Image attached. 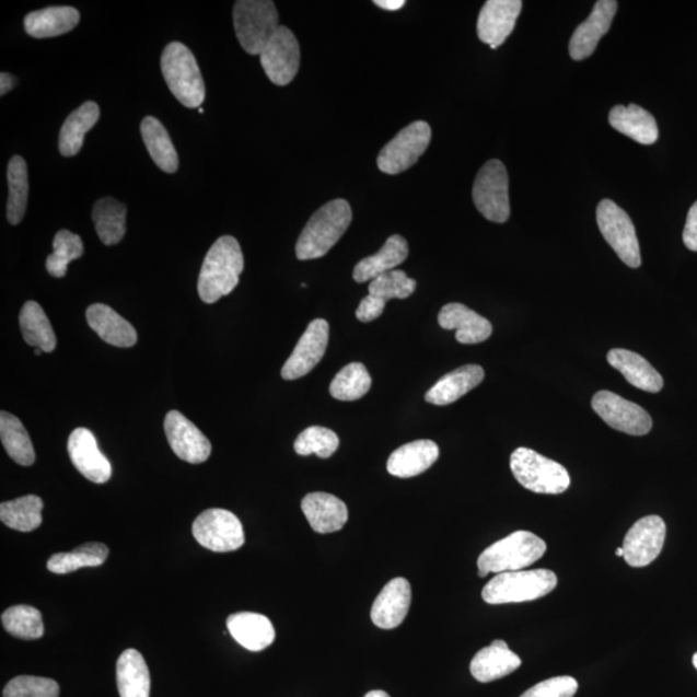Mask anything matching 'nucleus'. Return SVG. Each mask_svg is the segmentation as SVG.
<instances>
[{"instance_id":"f257e3e1","label":"nucleus","mask_w":697,"mask_h":697,"mask_svg":"<svg viewBox=\"0 0 697 697\" xmlns=\"http://www.w3.org/2000/svg\"><path fill=\"white\" fill-rule=\"evenodd\" d=\"M244 257L239 241L232 235L221 236L205 257L198 279V293L206 304H214L228 297L240 283Z\"/></svg>"},{"instance_id":"f03ea898","label":"nucleus","mask_w":697,"mask_h":697,"mask_svg":"<svg viewBox=\"0 0 697 697\" xmlns=\"http://www.w3.org/2000/svg\"><path fill=\"white\" fill-rule=\"evenodd\" d=\"M353 220L351 207L345 199L330 200L307 221L297 243L299 260H314L328 254L340 241Z\"/></svg>"},{"instance_id":"7ed1b4c3","label":"nucleus","mask_w":697,"mask_h":697,"mask_svg":"<svg viewBox=\"0 0 697 697\" xmlns=\"http://www.w3.org/2000/svg\"><path fill=\"white\" fill-rule=\"evenodd\" d=\"M161 68L165 83L174 96L189 109L202 107L206 85L196 57L179 42L164 48Z\"/></svg>"},{"instance_id":"20e7f679","label":"nucleus","mask_w":697,"mask_h":697,"mask_svg":"<svg viewBox=\"0 0 697 697\" xmlns=\"http://www.w3.org/2000/svg\"><path fill=\"white\" fill-rule=\"evenodd\" d=\"M548 546L543 538L528 531H515L502 541L488 546L478 558V577L488 573L521 571L537 562Z\"/></svg>"},{"instance_id":"39448f33","label":"nucleus","mask_w":697,"mask_h":697,"mask_svg":"<svg viewBox=\"0 0 697 697\" xmlns=\"http://www.w3.org/2000/svg\"><path fill=\"white\" fill-rule=\"evenodd\" d=\"M557 584V574L550 570L502 572L488 581L483 599L488 605L530 602L555 591Z\"/></svg>"},{"instance_id":"423d86ee","label":"nucleus","mask_w":697,"mask_h":697,"mask_svg":"<svg viewBox=\"0 0 697 697\" xmlns=\"http://www.w3.org/2000/svg\"><path fill=\"white\" fill-rule=\"evenodd\" d=\"M233 21L240 45L253 56H260L279 27L277 7L270 0H239Z\"/></svg>"},{"instance_id":"0eeeda50","label":"nucleus","mask_w":697,"mask_h":697,"mask_svg":"<svg viewBox=\"0 0 697 697\" xmlns=\"http://www.w3.org/2000/svg\"><path fill=\"white\" fill-rule=\"evenodd\" d=\"M510 469L526 490L535 493H564L571 484L570 474L564 465L526 448L513 452Z\"/></svg>"},{"instance_id":"6e6552de","label":"nucleus","mask_w":697,"mask_h":697,"mask_svg":"<svg viewBox=\"0 0 697 697\" xmlns=\"http://www.w3.org/2000/svg\"><path fill=\"white\" fill-rule=\"evenodd\" d=\"M596 222L603 239L613 247L620 260L629 268L641 267V248L629 214L613 200L603 199L596 207Z\"/></svg>"},{"instance_id":"1a4fd4ad","label":"nucleus","mask_w":697,"mask_h":697,"mask_svg":"<svg viewBox=\"0 0 697 697\" xmlns=\"http://www.w3.org/2000/svg\"><path fill=\"white\" fill-rule=\"evenodd\" d=\"M473 202L488 221L502 224L510 216L509 177L506 165L488 161L473 185Z\"/></svg>"},{"instance_id":"9d476101","label":"nucleus","mask_w":697,"mask_h":697,"mask_svg":"<svg viewBox=\"0 0 697 697\" xmlns=\"http://www.w3.org/2000/svg\"><path fill=\"white\" fill-rule=\"evenodd\" d=\"M431 140V128L427 121L418 120L405 127L387 142L377 156V167L387 175H398L411 169L427 152Z\"/></svg>"},{"instance_id":"9b49d317","label":"nucleus","mask_w":697,"mask_h":697,"mask_svg":"<svg viewBox=\"0 0 697 697\" xmlns=\"http://www.w3.org/2000/svg\"><path fill=\"white\" fill-rule=\"evenodd\" d=\"M193 535L204 548L218 553L239 550L246 542L239 516L225 509H208L193 523Z\"/></svg>"},{"instance_id":"f8f14e48","label":"nucleus","mask_w":697,"mask_h":697,"mask_svg":"<svg viewBox=\"0 0 697 697\" xmlns=\"http://www.w3.org/2000/svg\"><path fill=\"white\" fill-rule=\"evenodd\" d=\"M592 407L607 426L625 434L646 435L652 429L651 416L641 406L613 392L596 393L592 399Z\"/></svg>"},{"instance_id":"ddd939ff","label":"nucleus","mask_w":697,"mask_h":697,"mask_svg":"<svg viewBox=\"0 0 697 697\" xmlns=\"http://www.w3.org/2000/svg\"><path fill=\"white\" fill-rule=\"evenodd\" d=\"M300 45L287 26H279L260 54L265 74L271 83L284 88L297 77L300 69Z\"/></svg>"},{"instance_id":"4468645a","label":"nucleus","mask_w":697,"mask_h":697,"mask_svg":"<svg viewBox=\"0 0 697 697\" xmlns=\"http://www.w3.org/2000/svg\"><path fill=\"white\" fill-rule=\"evenodd\" d=\"M666 526L659 515L637 521L624 538V559L631 567H646L655 560L665 543Z\"/></svg>"},{"instance_id":"2eb2a0df","label":"nucleus","mask_w":697,"mask_h":697,"mask_svg":"<svg viewBox=\"0 0 697 697\" xmlns=\"http://www.w3.org/2000/svg\"><path fill=\"white\" fill-rule=\"evenodd\" d=\"M164 431L176 456L190 464H202L211 455L208 438L182 413L170 411L164 419Z\"/></svg>"},{"instance_id":"dca6fc26","label":"nucleus","mask_w":697,"mask_h":697,"mask_svg":"<svg viewBox=\"0 0 697 697\" xmlns=\"http://www.w3.org/2000/svg\"><path fill=\"white\" fill-rule=\"evenodd\" d=\"M329 336V325L325 320H314L294 347L283 365L284 380H298L307 375L325 357Z\"/></svg>"},{"instance_id":"f3484780","label":"nucleus","mask_w":697,"mask_h":697,"mask_svg":"<svg viewBox=\"0 0 697 697\" xmlns=\"http://www.w3.org/2000/svg\"><path fill=\"white\" fill-rule=\"evenodd\" d=\"M68 452L71 463L83 477L103 485L112 478V464L100 451L95 435L85 428H77L70 434Z\"/></svg>"},{"instance_id":"a211bd4d","label":"nucleus","mask_w":697,"mask_h":697,"mask_svg":"<svg viewBox=\"0 0 697 697\" xmlns=\"http://www.w3.org/2000/svg\"><path fill=\"white\" fill-rule=\"evenodd\" d=\"M521 0H488L480 10L478 38L496 49L513 33L522 11Z\"/></svg>"},{"instance_id":"6ab92c4d","label":"nucleus","mask_w":697,"mask_h":697,"mask_svg":"<svg viewBox=\"0 0 697 697\" xmlns=\"http://www.w3.org/2000/svg\"><path fill=\"white\" fill-rule=\"evenodd\" d=\"M617 7L616 0H600L593 7L591 16L577 27L570 40V56L574 61L591 57L602 37L608 33L613 24Z\"/></svg>"},{"instance_id":"aec40b11","label":"nucleus","mask_w":697,"mask_h":697,"mask_svg":"<svg viewBox=\"0 0 697 697\" xmlns=\"http://www.w3.org/2000/svg\"><path fill=\"white\" fill-rule=\"evenodd\" d=\"M411 585L404 578L387 583L373 602L371 620L380 629H394L405 622L411 607Z\"/></svg>"},{"instance_id":"412c9836","label":"nucleus","mask_w":697,"mask_h":697,"mask_svg":"<svg viewBox=\"0 0 697 697\" xmlns=\"http://www.w3.org/2000/svg\"><path fill=\"white\" fill-rule=\"evenodd\" d=\"M301 509L312 528L318 534L340 531L349 520L348 507L335 495L313 492L301 501Z\"/></svg>"},{"instance_id":"4be33fe9","label":"nucleus","mask_w":697,"mask_h":697,"mask_svg":"<svg viewBox=\"0 0 697 697\" xmlns=\"http://www.w3.org/2000/svg\"><path fill=\"white\" fill-rule=\"evenodd\" d=\"M438 322L443 329H455L456 340L465 345L484 342L492 335L491 322L463 304L444 305Z\"/></svg>"},{"instance_id":"5701e85b","label":"nucleus","mask_w":697,"mask_h":697,"mask_svg":"<svg viewBox=\"0 0 697 697\" xmlns=\"http://www.w3.org/2000/svg\"><path fill=\"white\" fill-rule=\"evenodd\" d=\"M522 665V660L506 641H493L490 646L479 650L471 663V673L480 684L498 681L512 674Z\"/></svg>"},{"instance_id":"b1692460","label":"nucleus","mask_w":697,"mask_h":697,"mask_svg":"<svg viewBox=\"0 0 697 697\" xmlns=\"http://www.w3.org/2000/svg\"><path fill=\"white\" fill-rule=\"evenodd\" d=\"M440 457V448L433 441L421 440L402 445L387 460L386 469L394 477L413 478L427 472Z\"/></svg>"},{"instance_id":"393cba45","label":"nucleus","mask_w":697,"mask_h":697,"mask_svg":"<svg viewBox=\"0 0 697 697\" xmlns=\"http://www.w3.org/2000/svg\"><path fill=\"white\" fill-rule=\"evenodd\" d=\"M90 327L98 337L117 348H131L138 342V333L111 306L93 304L85 312Z\"/></svg>"},{"instance_id":"a878e982","label":"nucleus","mask_w":697,"mask_h":697,"mask_svg":"<svg viewBox=\"0 0 697 697\" xmlns=\"http://www.w3.org/2000/svg\"><path fill=\"white\" fill-rule=\"evenodd\" d=\"M229 634L244 649L263 651L276 639V629L267 616L256 613H239L228 617Z\"/></svg>"},{"instance_id":"bb28decb","label":"nucleus","mask_w":697,"mask_h":697,"mask_svg":"<svg viewBox=\"0 0 697 697\" xmlns=\"http://www.w3.org/2000/svg\"><path fill=\"white\" fill-rule=\"evenodd\" d=\"M484 379L485 371L480 365H463V368L448 373L435 385L431 386L426 394V400L435 406L454 404L483 383Z\"/></svg>"},{"instance_id":"cd10ccee","label":"nucleus","mask_w":697,"mask_h":697,"mask_svg":"<svg viewBox=\"0 0 697 697\" xmlns=\"http://www.w3.org/2000/svg\"><path fill=\"white\" fill-rule=\"evenodd\" d=\"M609 125L617 132L628 136L642 146H652L659 139V128L653 115L636 104L617 105L609 112Z\"/></svg>"},{"instance_id":"c85d7f7f","label":"nucleus","mask_w":697,"mask_h":697,"mask_svg":"<svg viewBox=\"0 0 697 697\" xmlns=\"http://www.w3.org/2000/svg\"><path fill=\"white\" fill-rule=\"evenodd\" d=\"M607 361L637 390L650 393H659L663 390V377L643 357L635 353V351L625 349L609 350Z\"/></svg>"},{"instance_id":"c756f323","label":"nucleus","mask_w":697,"mask_h":697,"mask_svg":"<svg viewBox=\"0 0 697 697\" xmlns=\"http://www.w3.org/2000/svg\"><path fill=\"white\" fill-rule=\"evenodd\" d=\"M81 13L74 7H48V9L26 14L25 32L33 38L46 39L60 37L79 24Z\"/></svg>"},{"instance_id":"7c9ffc66","label":"nucleus","mask_w":697,"mask_h":697,"mask_svg":"<svg viewBox=\"0 0 697 697\" xmlns=\"http://www.w3.org/2000/svg\"><path fill=\"white\" fill-rule=\"evenodd\" d=\"M408 243L404 236L394 234L375 255L363 258L356 265L353 278L357 283L371 282L406 262Z\"/></svg>"},{"instance_id":"2f4dec72","label":"nucleus","mask_w":697,"mask_h":697,"mask_svg":"<svg viewBox=\"0 0 697 697\" xmlns=\"http://www.w3.org/2000/svg\"><path fill=\"white\" fill-rule=\"evenodd\" d=\"M117 685L120 697H150V673L138 650L128 649L117 661Z\"/></svg>"},{"instance_id":"473e14b6","label":"nucleus","mask_w":697,"mask_h":697,"mask_svg":"<svg viewBox=\"0 0 697 697\" xmlns=\"http://www.w3.org/2000/svg\"><path fill=\"white\" fill-rule=\"evenodd\" d=\"M100 118V107L88 102L71 113L63 121L59 138V149L63 156H74L83 147L84 136L95 126Z\"/></svg>"},{"instance_id":"72a5a7b5","label":"nucleus","mask_w":697,"mask_h":697,"mask_svg":"<svg viewBox=\"0 0 697 697\" xmlns=\"http://www.w3.org/2000/svg\"><path fill=\"white\" fill-rule=\"evenodd\" d=\"M92 219L95 222L98 239L105 246L118 244L126 234L127 207L119 200L105 197L93 206Z\"/></svg>"},{"instance_id":"f704fd0d","label":"nucleus","mask_w":697,"mask_h":697,"mask_svg":"<svg viewBox=\"0 0 697 697\" xmlns=\"http://www.w3.org/2000/svg\"><path fill=\"white\" fill-rule=\"evenodd\" d=\"M141 135L148 153L165 174H175L178 169V155L167 129L154 117L143 118Z\"/></svg>"},{"instance_id":"c9c22d12","label":"nucleus","mask_w":697,"mask_h":697,"mask_svg":"<svg viewBox=\"0 0 697 697\" xmlns=\"http://www.w3.org/2000/svg\"><path fill=\"white\" fill-rule=\"evenodd\" d=\"M20 328L24 340L34 348H39L45 353H51L56 349L57 339L45 311L35 301H27L21 309Z\"/></svg>"},{"instance_id":"e433bc0d","label":"nucleus","mask_w":697,"mask_h":697,"mask_svg":"<svg viewBox=\"0 0 697 697\" xmlns=\"http://www.w3.org/2000/svg\"><path fill=\"white\" fill-rule=\"evenodd\" d=\"M43 500L39 496L27 495L16 500L2 502L0 520L7 527L31 533L42 524Z\"/></svg>"},{"instance_id":"4c0bfd02","label":"nucleus","mask_w":697,"mask_h":697,"mask_svg":"<svg viewBox=\"0 0 697 697\" xmlns=\"http://www.w3.org/2000/svg\"><path fill=\"white\" fill-rule=\"evenodd\" d=\"M0 438L7 454L19 465L31 466L35 462V451L23 422L16 416L0 414Z\"/></svg>"},{"instance_id":"58836bf2","label":"nucleus","mask_w":697,"mask_h":697,"mask_svg":"<svg viewBox=\"0 0 697 697\" xmlns=\"http://www.w3.org/2000/svg\"><path fill=\"white\" fill-rule=\"evenodd\" d=\"M109 557V548L103 543H88L69 553H57L49 558L47 569L54 573H70L84 567H98Z\"/></svg>"},{"instance_id":"ea45409f","label":"nucleus","mask_w":697,"mask_h":697,"mask_svg":"<svg viewBox=\"0 0 697 697\" xmlns=\"http://www.w3.org/2000/svg\"><path fill=\"white\" fill-rule=\"evenodd\" d=\"M9 179V204H7V219L10 224L19 225L23 221L28 197L27 165L23 156L14 155L7 171Z\"/></svg>"},{"instance_id":"a19ab883","label":"nucleus","mask_w":697,"mask_h":697,"mask_svg":"<svg viewBox=\"0 0 697 697\" xmlns=\"http://www.w3.org/2000/svg\"><path fill=\"white\" fill-rule=\"evenodd\" d=\"M371 385L372 379L364 364L350 363L337 373L329 385V394L337 400H358L370 392Z\"/></svg>"},{"instance_id":"79ce46f5","label":"nucleus","mask_w":697,"mask_h":697,"mask_svg":"<svg viewBox=\"0 0 697 697\" xmlns=\"http://www.w3.org/2000/svg\"><path fill=\"white\" fill-rule=\"evenodd\" d=\"M83 253L81 236L69 230H60L55 235L54 254L47 257L46 269L53 277L62 278L67 276L69 264L81 258Z\"/></svg>"},{"instance_id":"37998d69","label":"nucleus","mask_w":697,"mask_h":697,"mask_svg":"<svg viewBox=\"0 0 697 697\" xmlns=\"http://www.w3.org/2000/svg\"><path fill=\"white\" fill-rule=\"evenodd\" d=\"M2 624L7 634L21 639H39L45 635L40 611L32 606H13L4 611Z\"/></svg>"},{"instance_id":"c03bdc74","label":"nucleus","mask_w":697,"mask_h":697,"mask_svg":"<svg viewBox=\"0 0 697 697\" xmlns=\"http://www.w3.org/2000/svg\"><path fill=\"white\" fill-rule=\"evenodd\" d=\"M340 440L335 431L323 427H311L300 433L293 448L300 456L317 455L328 458L339 449Z\"/></svg>"},{"instance_id":"a18cd8bd","label":"nucleus","mask_w":697,"mask_h":697,"mask_svg":"<svg viewBox=\"0 0 697 697\" xmlns=\"http://www.w3.org/2000/svg\"><path fill=\"white\" fill-rule=\"evenodd\" d=\"M416 280L409 278L405 271L392 270L383 276L371 280L369 286V294L386 301L393 299H407L416 290Z\"/></svg>"},{"instance_id":"49530a36","label":"nucleus","mask_w":697,"mask_h":697,"mask_svg":"<svg viewBox=\"0 0 697 697\" xmlns=\"http://www.w3.org/2000/svg\"><path fill=\"white\" fill-rule=\"evenodd\" d=\"M60 686L56 681L34 675H20L7 684L3 697H59Z\"/></svg>"},{"instance_id":"de8ad7c7","label":"nucleus","mask_w":697,"mask_h":697,"mask_svg":"<svg viewBox=\"0 0 697 697\" xmlns=\"http://www.w3.org/2000/svg\"><path fill=\"white\" fill-rule=\"evenodd\" d=\"M579 689L578 681L564 675L541 682L520 697H573Z\"/></svg>"},{"instance_id":"09e8293b","label":"nucleus","mask_w":697,"mask_h":697,"mask_svg":"<svg viewBox=\"0 0 697 697\" xmlns=\"http://www.w3.org/2000/svg\"><path fill=\"white\" fill-rule=\"evenodd\" d=\"M385 304L386 303L384 300L369 294V297H365L361 301V304H359L357 309L356 315L358 321L369 323L377 320L379 317H381V314L384 313Z\"/></svg>"},{"instance_id":"8fccbe9b","label":"nucleus","mask_w":697,"mask_h":697,"mask_svg":"<svg viewBox=\"0 0 697 697\" xmlns=\"http://www.w3.org/2000/svg\"><path fill=\"white\" fill-rule=\"evenodd\" d=\"M684 242L689 251L697 253V202L689 208L684 230Z\"/></svg>"},{"instance_id":"3c124183","label":"nucleus","mask_w":697,"mask_h":697,"mask_svg":"<svg viewBox=\"0 0 697 697\" xmlns=\"http://www.w3.org/2000/svg\"><path fill=\"white\" fill-rule=\"evenodd\" d=\"M14 84H16V79H14L12 74L3 71V73L0 74V95L5 96L7 93L13 90Z\"/></svg>"},{"instance_id":"603ef678","label":"nucleus","mask_w":697,"mask_h":697,"mask_svg":"<svg viewBox=\"0 0 697 697\" xmlns=\"http://www.w3.org/2000/svg\"><path fill=\"white\" fill-rule=\"evenodd\" d=\"M373 3L386 11H398L406 4L405 0H375Z\"/></svg>"},{"instance_id":"864d4df0","label":"nucleus","mask_w":697,"mask_h":697,"mask_svg":"<svg viewBox=\"0 0 697 697\" xmlns=\"http://www.w3.org/2000/svg\"><path fill=\"white\" fill-rule=\"evenodd\" d=\"M364 697H391V696L387 695L385 692H381V689H376V692H370L369 694H365Z\"/></svg>"},{"instance_id":"5fc2aeb1","label":"nucleus","mask_w":697,"mask_h":697,"mask_svg":"<svg viewBox=\"0 0 697 697\" xmlns=\"http://www.w3.org/2000/svg\"><path fill=\"white\" fill-rule=\"evenodd\" d=\"M616 556H617V557H623V558H624V549H623V546H622V548H617V549H616Z\"/></svg>"},{"instance_id":"6e6d98bb","label":"nucleus","mask_w":697,"mask_h":697,"mask_svg":"<svg viewBox=\"0 0 697 697\" xmlns=\"http://www.w3.org/2000/svg\"><path fill=\"white\" fill-rule=\"evenodd\" d=\"M34 353H35V356H40L42 353H45V351H43L39 348H35Z\"/></svg>"},{"instance_id":"4d7b16f0","label":"nucleus","mask_w":697,"mask_h":697,"mask_svg":"<svg viewBox=\"0 0 697 697\" xmlns=\"http://www.w3.org/2000/svg\"><path fill=\"white\" fill-rule=\"evenodd\" d=\"M693 664L697 670V652L695 653L694 658H693Z\"/></svg>"},{"instance_id":"13d9d810","label":"nucleus","mask_w":697,"mask_h":697,"mask_svg":"<svg viewBox=\"0 0 697 697\" xmlns=\"http://www.w3.org/2000/svg\"><path fill=\"white\" fill-rule=\"evenodd\" d=\"M198 111H199V113H200V114H204V113H205L204 107H199V109H198Z\"/></svg>"}]
</instances>
